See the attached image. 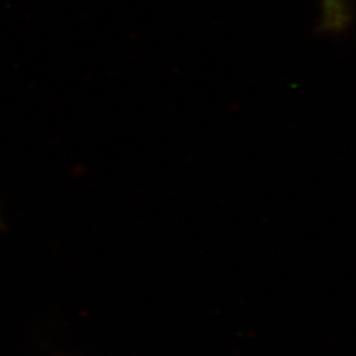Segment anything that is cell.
I'll return each mask as SVG.
<instances>
[{"mask_svg": "<svg viewBox=\"0 0 356 356\" xmlns=\"http://www.w3.org/2000/svg\"><path fill=\"white\" fill-rule=\"evenodd\" d=\"M321 28L327 33L339 35L347 29L351 20L348 0H321Z\"/></svg>", "mask_w": 356, "mask_h": 356, "instance_id": "cell-1", "label": "cell"}]
</instances>
